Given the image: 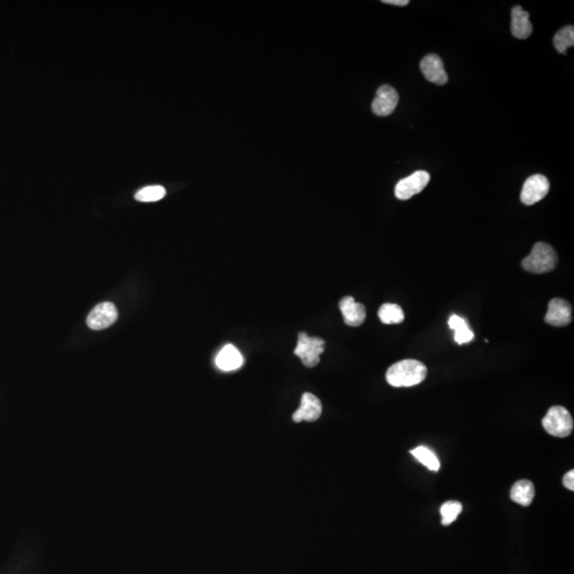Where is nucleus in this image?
Segmentation results:
<instances>
[{
	"label": "nucleus",
	"instance_id": "obj_1",
	"mask_svg": "<svg viewBox=\"0 0 574 574\" xmlns=\"http://www.w3.org/2000/svg\"><path fill=\"white\" fill-rule=\"evenodd\" d=\"M428 369L422 362L404 359L389 367L386 380L394 387H412L420 384L426 377Z\"/></svg>",
	"mask_w": 574,
	"mask_h": 574
},
{
	"label": "nucleus",
	"instance_id": "obj_2",
	"mask_svg": "<svg viewBox=\"0 0 574 574\" xmlns=\"http://www.w3.org/2000/svg\"><path fill=\"white\" fill-rule=\"evenodd\" d=\"M557 255L549 244L536 243L530 255L522 259V267L528 273H546L553 270L557 264Z\"/></svg>",
	"mask_w": 574,
	"mask_h": 574
},
{
	"label": "nucleus",
	"instance_id": "obj_3",
	"mask_svg": "<svg viewBox=\"0 0 574 574\" xmlns=\"http://www.w3.org/2000/svg\"><path fill=\"white\" fill-rule=\"evenodd\" d=\"M542 426L550 435L568 437L573 430V418L563 406H552L544 417Z\"/></svg>",
	"mask_w": 574,
	"mask_h": 574
},
{
	"label": "nucleus",
	"instance_id": "obj_4",
	"mask_svg": "<svg viewBox=\"0 0 574 574\" xmlns=\"http://www.w3.org/2000/svg\"><path fill=\"white\" fill-rule=\"evenodd\" d=\"M324 339L319 337H312L301 332L298 335V344L295 349V355L301 359L304 366L312 368L315 367L320 361V355L324 351Z\"/></svg>",
	"mask_w": 574,
	"mask_h": 574
},
{
	"label": "nucleus",
	"instance_id": "obj_5",
	"mask_svg": "<svg viewBox=\"0 0 574 574\" xmlns=\"http://www.w3.org/2000/svg\"><path fill=\"white\" fill-rule=\"evenodd\" d=\"M430 174L424 170L415 172L410 176L402 179L397 184L395 195L400 200H408L415 195L419 194L430 182Z\"/></svg>",
	"mask_w": 574,
	"mask_h": 574
},
{
	"label": "nucleus",
	"instance_id": "obj_6",
	"mask_svg": "<svg viewBox=\"0 0 574 574\" xmlns=\"http://www.w3.org/2000/svg\"><path fill=\"white\" fill-rule=\"evenodd\" d=\"M550 190V182L544 175H533L524 182L521 190V201L533 206L546 197Z\"/></svg>",
	"mask_w": 574,
	"mask_h": 574
},
{
	"label": "nucleus",
	"instance_id": "obj_7",
	"mask_svg": "<svg viewBox=\"0 0 574 574\" xmlns=\"http://www.w3.org/2000/svg\"><path fill=\"white\" fill-rule=\"evenodd\" d=\"M119 317L117 308L112 302H102L92 310L86 318L90 329L103 330L109 328Z\"/></svg>",
	"mask_w": 574,
	"mask_h": 574
},
{
	"label": "nucleus",
	"instance_id": "obj_8",
	"mask_svg": "<svg viewBox=\"0 0 574 574\" xmlns=\"http://www.w3.org/2000/svg\"><path fill=\"white\" fill-rule=\"evenodd\" d=\"M420 70L428 81L437 86H445L448 82V75L444 68V62L437 55L430 54L420 62Z\"/></svg>",
	"mask_w": 574,
	"mask_h": 574
},
{
	"label": "nucleus",
	"instance_id": "obj_9",
	"mask_svg": "<svg viewBox=\"0 0 574 574\" xmlns=\"http://www.w3.org/2000/svg\"><path fill=\"white\" fill-rule=\"evenodd\" d=\"M399 95L390 86L379 88L373 102V111L377 116H388L398 106Z\"/></svg>",
	"mask_w": 574,
	"mask_h": 574
},
{
	"label": "nucleus",
	"instance_id": "obj_10",
	"mask_svg": "<svg viewBox=\"0 0 574 574\" xmlns=\"http://www.w3.org/2000/svg\"><path fill=\"white\" fill-rule=\"evenodd\" d=\"M571 306L565 299H553L548 306L544 320L553 327H566L571 322Z\"/></svg>",
	"mask_w": 574,
	"mask_h": 574
},
{
	"label": "nucleus",
	"instance_id": "obj_11",
	"mask_svg": "<svg viewBox=\"0 0 574 574\" xmlns=\"http://www.w3.org/2000/svg\"><path fill=\"white\" fill-rule=\"evenodd\" d=\"M322 406L319 399L315 395L306 393L302 395L301 404L293 415L295 422H316L321 416Z\"/></svg>",
	"mask_w": 574,
	"mask_h": 574
},
{
	"label": "nucleus",
	"instance_id": "obj_12",
	"mask_svg": "<svg viewBox=\"0 0 574 574\" xmlns=\"http://www.w3.org/2000/svg\"><path fill=\"white\" fill-rule=\"evenodd\" d=\"M339 308L344 320L350 327H359L366 319V308L355 301L352 297H345L339 302Z\"/></svg>",
	"mask_w": 574,
	"mask_h": 574
},
{
	"label": "nucleus",
	"instance_id": "obj_13",
	"mask_svg": "<svg viewBox=\"0 0 574 574\" xmlns=\"http://www.w3.org/2000/svg\"><path fill=\"white\" fill-rule=\"evenodd\" d=\"M216 365L223 371H233L241 368L244 357L237 348L233 345H226L216 357Z\"/></svg>",
	"mask_w": 574,
	"mask_h": 574
},
{
	"label": "nucleus",
	"instance_id": "obj_14",
	"mask_svg": "<svg viewBox=\"0 0 574 574\" xmlns=\"http://www.w3.org/2000/svg\"><path fill=\"white\" fill-rule=\"evenodd\" d=\"M511 30H512V34L519 40L528 39L532 34L533 26L530 21V14L520 6H516L512 9Z\"/></svg>",
	"mask_w": 574,
	"mask_h": 574
},
{
	"label": "nucleus",
	"instance_id": "obj_15",
	"mask_svg": "<svg viewBox=\"0 0 574 574\" xmlns=\"http://www.w3.org/2000/svg\"><path fill=\"white\" fill-rule=\"evenodd\" d=\"M534 497V484L528 479L516 482L511 491V499L522 506H528L532 504Z\"/></svg>",
	"mask_w": 574,
	"mask_h": 574
},
{
	"label": "nucleus",
	"instance_id": "obj_16",
	"mask_svg": "<svg viewBox=\"0 0 574 574\" xmlns=\"http://www.w3.org/2000/svg\"><path fill=\"white\" fill-rule=\"evenodd\" d=\"M449 327L454 331V341L459 345L471 343L475 338V333L469 329L467 321L457 315H452L449 319Z\"/></svg>",
	"mask_w": 574,
	"mask_h": 574
},
{
	"label": "nucleus",
	"instance_id": "obj_17",
	"mask_svg": "<svg viewBox=\"0 0 574 574\" xmlns=\"http://www.w3.org/2000/svg\"><path fill=\"white\" fill-rule=\"evenodd\" d=\"M410 454L414 456L417 461L420 462L422 465L426 466L428 469L432 471H438L440 468L439 459H438L436 454L428 448L424 446L415 448L410 451Z\"/></svg>",
	"mask_w": 574,
	"mask_h": 574
},
{
	"label": "nucleus",
	"instance_id": "obj_18",
	"mask_svg": "<svg viewBox=\"0 0 574 574\" xmlns=\"http://www.w3.org/2000/svg\"><path fill=\"white\" fill-rule=\"evenodd\" d=\"M379 318L385 324H401L404 320V312L395 304H385L379 310Z\"/></svg>",
	"mask_w": 574,
	"mask_h": 574
},
{
	"label": "nucleus",
	"instance_id": "obj_19",
	"mask_svg": "<svg viewBox=\"0 0 574 574\" xmlns=\"http://www.w3.org/2000/svg\"><path fill=\"white\" fill-rule=\"evenodd\" d=\"M554 46L560 54H566L569 47L574 45V27L567 26L557 31L553 39Z\"/></svg>",
	"mask_w": 574,
	"mask_h": 574
},
{
	"label": "nucleus",
	"instance_id": "obj_20",
	"mask_svg": "<svg viewBox=\"0 0 574 574\" xmlns=\"http://www.w3.org/2000/svg\"><path fill=\"white\" fill-rule=\"evenodd\" d=\"M166 190L161 186H146L135 194V199L141 202H155L163 199Z\"/></svg>",
	"mask_w": 574,
	"mask_h": 574
},
{
	"label": "nucleus",
	"instance_id": "obj_21",
	"mask_svg": "<svg viewBox=\"0 0 574 574\" xmlns=\"http://www.w3.org/2000/svg\"><path fill=\"white\" fill-rule=\"evenodd\" d=\"M463 511V505L457 501H448L445 504H442L440 508V514H442V524L444 526H450L453 524L454 521L457 519V517Z\"/></svg>",
	"mask_w": 574,
	"mask_h": 574
},
{
	"label": "nucleus",
	"instance_id": "obj_22",
	"mask_svg": "<svg viewBox=\"0 0 574 574\" xmlns=\"http://www.w3.org/2000/svg\"><path fill=\"white\" fill-rule=\"evenodd\" d=\"M564 486L569 491H574V471H570L569 473H566L563 479Z\"/></svg>",
	"mask_w": 574,
	"mask_h": 574
},
{
	"label": "nucleus",
	"instance_id": "obj_23",
	"mask_svg": "<svg viewBox=\"0 0 574 574\" xmlns=\"http://www.w3.org/2000/svg\"><path fill=\"white\" fill-rule=\"evenodd\" d=\"M383 3L387 5L398 6V7H406L410 1L408 0H383Z\"/></svg>",
	"mask_w": 574,
	"mask_h": 574
}]
</instances>
